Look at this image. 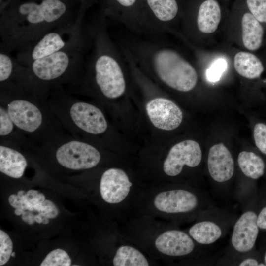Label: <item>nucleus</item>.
Instances as JSON below:
<instances>
[{"instance_id": "1", "label": "nucleus", "mask_w": 266, "mask_h": 266, "mask_svg": "<svg viewBox=\"0 0 266 266\" xmlns=\"http://www.w3.org/2000/svg\"><path fill=\"white\" fill-rule=\"evenodd\" d=\"M63 0L27 1L2 10L0 48L17 52L30 48L52 30L77 20Z\"/></svg>"}, {"instance_id": "2", "label": "nucleus", "mask_w": 266, "mask_h": 266, "mask_svg": "<svg viewBox=\"0 0 266 266\" xmlns=\"http://www.w3.org/2000/svg\"><path fill=\"white\" fill-rule=\"evenodd\" d=\"M0 104L15 125L34 144L41 146L69 134L51 110L47 99L10 82L0 86Z\"/></svg>"}, {"instance_id": "3", "label": "nucleus", "mask_w": 266, "mask_h": 266, "mask_svg": "<svg viewBox=\"0 0 266 266\" xmlns=\"http://www.w3.org/2000/svg\"><path fill=\"white\" fill-rule=\"evenodd\" d=\"M121 47L124 54L134 63L150 67L168 87L187 92L196 86V69L177 52L163 45L161 37L129 33L123 38Z\"/></svg>"}, {"instance_id": "4", "label": "nucleus", "mask_w": 266, "mask_h": 266, "mask_svg": "<svg viewBox=\"0 0 266 266\" xmlns=\"http://www.w3.org/2000/svg\"><path fill=\"white\" fill-rule=\"evenodd\" d=\"M107 26L105 19L100 17L87 27L91 52L85 61L82 82L91 80L100 95L113 100L121 96L126 90L122 68V63L125 60L110 36Z\"/></svg>"}, {"instance_id": "5", "label": "nucleus", "mask_w": 266, "mask_h": 266, "mask_svg": "<svg viewBox=\"0 0 266 266\" xmlns=\"http://www.w3.org/2000/svg\"><path fill=\"white\" fill-rule=\"evenodd\" d=\"M84 50H65L36 59L27 66L20 64L15 83L40 98L47 99L56 84L69 89L79 86L84 74Z\"/></svg>"}, {"instance_id": "6", "label": "nucleus", "mask_w": 266, "mask_h": 266, "mask_svg": "<svg viewBox=\"0 0 266 266\" xmlns=\"http://www.w3.org/2000/svg\"><path fill=\"white\" fill-rule=\"evenodd\" d=\"M82 18L59 26L49 31L28 49L17 52L16 58L27 66L33 61L69 49L85 51L90 43L87 28L83 25Z\"/></svg>"}, {"instance_id": "7", "label": "nucleus", "mask_w": 266, "mask_h": 266, "mask_svg": "<svg viewBox=\"0 0 266 266\" xmlns=\"http://www.w3.org/2000/svg\"><path fill=\"white\" fill-rule=\"evenodd\" d=\"M37 153L47 155L60 166L74 171L94 167L101 158L100 152L93 144L70 134L40 146Z\"/></svg>"}, {"instance_id": "8", "label": "nucleus", "mask_w": 266, "mask_h": 266, "mask_svg": "<svg viewBox=\"0 0 266 266\" xmlns=\"http://www.w3.org/2000/svg\"><path fill=\"white\" fill-rule=\"evenodd\" d=\"M156 208L174 215L192 214L197 217L204 210L215 206L204 190L171 189L159 193L154 198Z\"/></svg>"}, {"instance_id": "9", "label": "nucleus", "mask_w": 266, "mask_h": 266, "mask_svg": "<svg viewBox=\"0 0 266 266\" xmlns=\"http://www.w3.org/2000/svg\"><path fill=\"white\" fill-rule=\"evenodd\" d=\"M263 200L257 194L241 207L242 212L233 226L226 254L240 255L255 250L260 229L257 223L258 213Z\"/></svg>"}, {"instance_id": "10", "label": "nucleus", "mask_w": 266, "mask_h": 266, "mask_svg": "<svg viewBox=\"0 0 266 266\" xmlns=\"http://www.w3.org/2000/svg\"><path fill=\"white\" fill-rule=\"evenodd\" d=\"M236 217L233 213L214 206L198 216L188 233L200 246L212 245L225 237Z\"/></svg>"}, {"instance_id": "11", "label": "nucleus", "mask_w": 266, "mask_h": 266, "mask_svg": "<svg viewBox=\"0 0 266 266\" xmlns=\"http://www.w3.org/2000/svg\"><path fill=\"white\" fill-rule=\"evenodd\" d=\"M207 169L212 182V190L220 198H228L233 189L231 182L235 173V162L233 157L223 143L212 146L208 151Z\"/></svg>"}, {"instance_id": "12", "label": "nucleus", "mask_w": 266, "mask_h": 266, "mask_svg": "<svg viewBox=\"0 0 266 266\" xmlns=\"http://www.w3.org/2000/svg\"><path fill=\"white\" fill-rule=\"evenodd\" d=\"M237 163L245 179L235 186L233 195L242 207L257 194L255 182L265 175L266 163L257 153L243 151L238 155Z\"/></svg>"}, {"instance_id": "13", "label": "nucleus", "mask_w": 266, "mask_h": 266, "mask_svg": "<svg viewBox=\"0 0 266 266\" xmlns=\"http://www.w3.org/2000/svg\"><path fill=\"white\" fill-rule=\"evenodd\" d=\"M202 159L199 144L193 140H184L170 149L164 162L163 169L167 175L177 176L181 173L184 166L190 168L198 167Z\"/></svg>"}, {"instance_id": "14", "label": "nucleus", "mask_w": 266, "mask_h": 266, "mask_svg": "<svg viewBox=\"0 0 266 266\" xmlns=\"http://www.w3.org/2000/svg\"><path fill=\"white\" fill-rule=\"evenodd\" d=\"M143 9L146 35L161 36L165 24L177 16L179 6L176 0H144Z\"/></svg>"}, {"instance_id": "15", "label": "nucleus", "mask_w": 266, "mask_h": 266, "mask_svg": "<svg viewBox=\"0 0 266 266\" xmlns=\"http://www.w3.org/2000/svg\"><path fill=\"white\" fill-rule=\"evenodd\" d=\"M146 110L152 123L158 129L171 131L178 128L183 119L180 108L172 101L158 97L150 100Z\"/></svg>"}, {"instance_id": "16", "label": "nucleus", "mask_w": 266, "mask_h": 266, "mask_svg": "<svg viewBox=\"0 0 266 266\" xmlns=\"http://www.w3.org/2000/svg\"><path fill=\"white\" fill-rule=\"evenodd\" d=\"M132 186L127 174L123 170L111 168L102 174L100 185L103 200L111 204L118 203L128 196Z\"/></svg>"}, {"instance_id": "17", "label": "nucleus", "mask_w": 266, "mask_h": 266, "mask_svg": "<svg viewBox=\"0 0 266 266\" xmlns=\"http://www.w3.org/2000/svg\"><path fill=\"white\" fill-rule=\"evenodd\" d=\"M155 244L159 252L172 257L188 256L195 252L199 245L188 233L177 229L162 233L156 238Z\"/></svg>"}, {"instance_id": "18", "label": "nucleus", "mask_w": 266, "mask_h": 266, "mask_svg": "<svg viewBox=\"0 0 266 266\" xmlns=\"http://www.w3.org/2000/svg\"><path fill=\"white\" fill-rule=\"evenodd\" d=\"M23 151L16 145L0 139V172L11 178H21L28 166Z\"/></svg>"}, {"instance_id": "19", "label": "nucleus", "mask_w": 266, "mask_h": 266, "mask_svg": "<svg viewBox=\"0 0 266 266\" xmlns=\"http://www.w3.org/2000/svg\"><path fill=\"white\" fill-rule=\"evenodd\" d=\"M0 139L16 145L26 153L35 154L39 147L19 129L6 108L1 104H0Z\"/></svg>"}, {"instance_id": "20", "label": "nucleus", "mask_w": 266, "mask_h": 266, "mask_svg": "<svg viewBox=\"0 0 266 266\" xmlns=\"http://www.w3.org/2000/svg\"><path fill=\"white\" fill-rule=\"evenodd\" d=\"M242 39L244 47L254 51L260 49L263 44L264 29L249 11L243 13L241 18Z\"/></svg>"}, {"instance_id": "21", "label": "nucleus", "mask_w": 266, "mask_h": 266, "mask_svg": "<svg viewBox=\"0 0 266 266\" xmlns=\"http://www.w3.org/2000/svg\"><path fill=\"white\" fill-rule=\"evenodd\" d=\"M221 17V10L218 1L217 0H204L198 8V28L203 33H212L217 29Z\"/></svg>"}, {"instance_id": "22", "label": "nucleus", "mask_w": 266, "mask_h": 266, "mask_svg": "<svg viewBox=\"0 0 266 266\" xmlns=\"http://www.w3.org/2000/svg\"><path fill=\"white\" fill-rule=\"evenodd\" d=\"M234 67L239 75L249 79L259 78L265 70L262 62L257 56L244 51L235 55Z\"/></svg>"}, {"instance_id": "23", "label": "nucleus", "mask_w": 266, "mask_h": 266, "mask_svg": "<svg viewBox=\"0 0 266 266\" xmlns=\"http://www.w3.org/2000/svg\"><path fill=\"white\" fill-rule=\"evenodd\" d=\"M113 263L115 266H149L144 256L138 250L130 246H122L118 249Z\"/></svg>"}, {"instance_id": "24", "label": "nucleus", "mask_w": 266, "mask_h": 266, "mask_svg": "<svg viewBox=\"0 0 266 266\" xmlns=\"http://www.w3.org/2000/svg\"><path fill=\"white\" fill-rule=\"evenodd\" d=\"M215 264L221 266H266L260 252L255 250L240 255H232L225 253L217 260Z\"/></svg>"}, {"instance_id": "25", "label": "nucleus", "mask_w": 266, "mask_h": 266, "mask_svg": "<svg viewBox=\"0 0 266 266\" xmlns=\"http://www.w3.org/2000/svg\"><path fill=\"white\" fill-rule=\"evenodd\" d=\"M17 60L10 52L0 50V85L11 81L16 68Z\"/></svg>"}, {"instance_id": "26", "label": "nucleus", "mask_w": 266, "mask_h": 266, "mask_svg": "<svg viewBox=\"0 0 266 266\" xmlns=\"http://www.w3.org/2000/svg\"><path fill=\"white\" fill-rule=\"evenodd\" d=\"M71 260L64 250L56 249L51 251L41 262V266H69Z\"/></svg>"}, {"instance_id": "27", "label": "nucleus", "mask_w": 266, "mask_h": 266, "mask_svg": "<svg viewBox=\"0 0 266 266\" xmlns=\"http://www.w3.org/2000/svg\"><path fill=\"white\" fill-rule=\"evenodd\" d=\"M247 9L262 24H266V0H245Z\"/></svg>"}, {"instance_id": "28", "label": "nucleus", "mask_w": 266, "mask_h": 266, "mask_svg": "<svg viewBox=\"0 0 266 266\" xmlns=\"http://www.w3.org/2000/svg\"><path fill=\"white\" fill-rule=\"evenodd\" d=\"M13 243L9 235L0 230V266L5 264L11 256Z\"/></svg>"}, {"instance_id": "29", "label": "nucleus", "mask_w": 266, "mask_h": 266, "mask_svg": "<svg viewBox=\"0 0 266 266\" xmlns=\"http://www.w3.org/2000/svg\"><path fill=\"white\" fill-rule=\"evenodd\" d=\"M253 137L257 149L262 154L266 156V124L258 122L255 125Z\"/></svg>"}, {"instance_id": "30", "label": "nucleus", "mask_w": 266, "mask_h": 266, "mask_svg": "<svg viewBox=\"0 0 266 266\" xmlns=\"http://www.w3.org/2000/svg\"><path fill=\"white\" fill-rule=\"evenodd\" d=\"M34 211L41 214L42 217L49 219L56 218L59 211L57 206L51 200H45L43 202L33 206Z\"/></svg>"}, {"instance_id": "31", "label": "nucleus", "mask_w": 266, "mask_h": 266, "mask_svg": "<svg viewBox=\"0 0 266 266\" xmlns=\"http://www.w3.org/2000/svg\"><path fill=\"white\" fill-rule=\"evenodd\" d=\"M227 63L225 60L219 59L211 65L206 72L208 80L211 82H216L219 80L221 75L225 70Z\"/></svg>"}, {"instance_id": "32", "label": "nucleus", "mask_w": 266, "mask_h": 266, "mask_svg": "<svg viewBox=\"0 0 266 266\" xmlns=\"http://www.w3.org/2000/svg\"><path fill=\"white\" fill-rule=\"evenodd\" d=\"M18 196V195H17ZM21 200L27 201L33 206L40 204L45 200L44 195L35 190H29L22 196H18Z\"/></svg>"}, {"instance_id": "33", "label": "nucleus", "mask_w": 266, "mask_h": 266, "mask_svg": "<svg viewBox=\"0 0 266 266\" xmlns=\"http://www.w3.org/2000/svg\"><path fill=\"white\" fill-rule=\"evenodd\" d=\"M257 223L260 230L266 231V199H264L259 208Z\"/></svg>"}, {"instance_id": "34", "label": "nucleus", "mask_w": 266, "mask_h": 266, "mask_svg": "<svg viewBox=\"0 0 266 266\" xmlns=\"http://www.w3.org/2000/svg\"><path fill=\"white\" fill-rule=\"evenodd\" d=\"M10 205L14 208H21L24 209V204L22 200L18 197L17 195L12 194L8 198Z\"/></svg>"}, {"instance_id": "35", "label": "nucleus", "mask_w": 266, "mask_h": 266, "mask_svg": "<svg viewBox=\"0 0 266 266\" xmlns=\"http://www.w3.org/2000/svg\"><path fill=\"white\" fill-rule=\"evenodd\" d=\"M22 219L23 221L29 225L33 224L35 221L34 215L29 211H24L22 214Z\"/></svg>"}, {"instance_id": "36", "label": "nucleus", "mask_w": 266, "mask_h": 266, "mask_svg": "<svg viewBox=\"0 0 266 266\" xmlns=\"http://www.w3.org/2000/svg\"><path fill=\"white\" fill-rule=\"evenodd\" d=\"M263 261L266 266V245L265 246L264 248L263 249L262 251L260 252Z\"/></svg>"}, {"instance_id": "37", "label": "nucleus", "mask_w": 266, "mask_h": 266, "mask_svg": "<svg viewBox=\"0 0 266 266\" xmlns=\"http://www.w3.org/2000/svg\"><path fill=\"white\" fill-rule=\"evenodd\" d=\"M42 216L41 214H38L34 215V220L35 221L39 224L42 223Z\"/></svg>"}, {"instance_id": "38", "label": "nucleus", "mask_w": 266, "mask_h": 266, "mask_svg": "<svg viewBox=\"0 0 266 266\" xmlns=\"http://www.w3.org/2000/svg\"><path fill=\"white\" fill-rule=\"evenodd\" d=\"M24 211L25 210L24 209L21 208H15L14 210V214L17 216H19L20 215H22V214Z\"/></svg>"}, {"instance_id": "39", "label": "nucleus", "mask_w": 266, "mask_h": 266, "mask_svg": "<svg viewBox=\"0 0 266 266\" xmlns=\"http://www.w3.org/2000/svg\"><path fill=\"white\" fill-rule=\"evenodd\" d=\"M49 223V218H46V217H43L42 218V223H43V224H47Z\"/></svg>"}, {"instance_id": "40", "label": "nucleus", "mask_w": 266, "mask_h": 266, "mask_svg": "<svg viewBox=\"0 0 266 266\" xmlns=\"http://www.w3.org/2000/svg\"><path fill=\"white\" fill-rule=\"evenodd\" d=\"M25 193V192L23 191V190H20L18 192V193H17V195L18 196H22V195H23Z\"/></svg>"}, {"instance_id": "41", "label": "nucleus", "mask_w": 266, "mask_h": 266, "mask_svg": "<svg viewBox=\"0 0 266 266\" xmlns=\"http://www.w3.org/2000/svg\"><path fill=\"white\" fill-rule=\"evenodd\" d=\"M12 257H14L15 256V252H12V253H11V255Z\"/></svg>"}, {"instance_id": "42", "label": "nucleus", "mask_w": 266, "mask_h": 266, "mask_svg": "<svg viewBox=\"0 0 266 266\" xmlns=\"http://www.w3.org/2000/svg\"><path fill=\"white\" fill-rule=\"evenodd\" d=\"M266 173H265V174H266Z\"/></svg>"}]
</instances>
